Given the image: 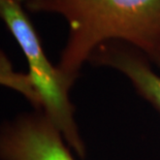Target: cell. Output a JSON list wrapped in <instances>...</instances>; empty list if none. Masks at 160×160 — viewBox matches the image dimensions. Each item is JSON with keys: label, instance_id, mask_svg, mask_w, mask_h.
Instances as JSON below:
<instances>
[{"label": "cell", "instance_id": "6da1fadb", "mask_svg": "<svg viewBox=\"0 0 160 160\" xmlns=\"http://www.w3.org/2000/svg\"><path fill=\"white\" fill-rule=\"evenodd\" d=\"M24 8L66 22L57 68L70 89L95 50L110 42L133 47L160 67V0H29Z\"/></svg>", "mask_w": 160, "mask_h": 160}, {"label": "cell", "instance_id": "7a4b0ae2", "mask_svg": "<svg viewBox=\"0 0 160 160\" xmlns=\"http://www.w3.org/2000/svg\"><path fill=\"white\" fill-rule=\"evenodd\" d=\"M0 20L21 48L28 65V76L40 99V111L56 126L64 141L81 158L86 147L74 120V108L69 99L70 88L57 66H53L26 9L15 2H0Z\"/></svg>", "mask_w": 160, "mask_h": 160}, {"label": "cell", "instance_id": "3957f363", "mask_svg": "<svg viewBox=\"0 0 160 160\" xmlns=\"http://www.w3.org/2000/svg\"><path fill=\"white\" fill-rule=\"evenodd\" d=\"M0 160H76L59 130L42 111L0 124Z\"/></svg>", "mask_w": 160, "mask_h": 160}, {"label": "cell", "instance_id": "277c9868", "mask_svg": "<svg viewBox=\"0 0 160 160\" xmlns=\"http://www.w3.org/2000/svg\"><path fill=\"white\" fill-rule=\"evenodd\" d=\"M89 62L118 70L130 81L138 93L160 113V76L144 54L127 43L110 42L98 47Z\"/></svg>", "mask_w": 160, "mask_h": 160}, {"label": "cell", "instance_id": "5b68a950", "mask_svg": "<svg viewBox=\"0 0 160 160\" xmlns=\"http://www.w3.org/2000/svg\"><path fill=\"white\" fill-rule=\"evenodd\" d=\"M0 86L8 87L9 89L19 92L32 104L34 110L40 111V99L28 73L16 72L12 68L11 61L1 51H0Z\"/></svg>", "mask_w": 160, "mask_h": 160}, {"label": "cell", "instance_id": "8992f818", "mask_svg": "<svg viewBox=\"0 0 160 160\" xmlns=\"http://www.w3.org/2000/svg\"><path fill=\"white\" fill-rule=\"evenodd\" d=\"M4 1H9V2H15V3H19V4H22L23 6L26 4L29 0H0V2H4Z\"/></svg>", "mask_w": 160, "mask_h": 160}]
</instances>
